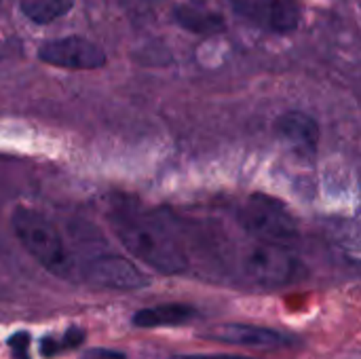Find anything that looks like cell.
Masks as SVG:
<instances>
[{
    "label": "cell",
    "mask_w": 361,
    "mask_h": 359,
    "mask_svg": "<svg viewBox=\"0 0 361 359\" xmlns=\"http://www.w3.org/2000/svg\"><path fill=\"white\" fill-rule=\"evenodd\" d=\"M110 226L125 250L154 271L178 275L188 269V256L178 233L157 214L118 207L110 214Z\"/></svg>",
    "instance_id": "cell-1"
},
{
    "label": "cell",
    "mask_w": 361,
    "mask_h": 359,
    "mask_svg": "<svg viewBox=\"0 0 361 359\" xmlns=\"http://www.w3.org/2000/svg\"><path fill=\"white\" fill-rule=\"evenodd\" d=\"M13 233L23 250L49 273L61 279H78L80 262L70 252L57 224L42 212L32 207H17L11 218Z\"/></svg>",
    "instance_id": "cell-2"
},
{
    "label": "cell",
    "mask_w": 361,
    "mask_h": 359,
    "mask_svg": "<svg viewBox=\"0 0 361 359\" xmlns=\"http://www.w3.org/2000/svg\"><path fill=\"white\" fill-rule=\"evenodd\" d=\"M241 224L256 239L267 243H277L290 248L298 239V224L288 207L269 197L252 195L241 207Z\"/></svg>",
    "instance_id": "cell-3"
},
{
    "label": "cell",
    "mask_w": 361,
    "mask_h": 359,
    "mask_svg": "<svg viewBox=\"0 0 361 359\" xmlns=\"http://www.w3.org/2000/svg\"><path fill=\"white\" fill-rule=\"evenodd\" d=\"M241 271L250 281L258 286L277 288L296 281L302 273V264L290 252V248L256 241L243 252Z\"/></svg>",
    "instance_id": "cell-4"
},
{
    "label": "cell",
    "mask_w": 361,
    "mask_h": 359,
    "mask_svg": "<svg viewBox=\"0 0 361 359\" xmlns=\"http://www.w3.org/2000/svg\"><path fill=\"white\" fill-rule=\"evenodd\" d=\"M78 279L104 290H137L148 284L146 275L133 262L116 254H97L82 260Z\"/></svg>",
    "instance_id": "cell-5"
},
{
    "label": "cell",
    "mask_w": 361,
    "mask_h": 359,
    "mask_svg": "<svg viewBox=\"0 0 361 359\" xmlns=\"http://www.w3.org/2000/svg\"><path fill=\"white\" fill-rule=\"evenodd\" d=\"M38 59L63 70H97L106 63V53L99 44L82 36L51 38L40 44Z\"/></svg>",
    "instance_id": "cell-6"
},
{
    "label": "cell",
    "mask_w": 361,
    "mask_h": 359,
    "mask_svg": "<svg viewBox=\"0 0 361 359\" xmlns=\"http://www.w3.org/2000/svg\"><path fill=\"white\" fill-rule=\"evenodd\" d=\"M233 8L247 21L277 34H290L298 28V0H231Z\"/></svg>",
    "instance_id": "cell-7"
},
{
    "label": "cell",
    "mask_w": 361,
    "mask_h": 359,
    "mask_svg": "<svg viewBox=\"0 0 361 359\" xmlns=\"http://www.w3.org/2000/svg\"><path fill=\"white\" fill-rule=\"evenodd\" d=\"M275 131H277L279 142L298 159L309 161L317 154L322 131L313 116L298 112V110L286 112L277 118Z\"/></svg>",
    "instance_id": "cell-8"
},
{
    "label": "cell",
    "mask_w": 361,
    "mask_h": 359,
    "mask_svg": "<svg viewBox=\"0 0 361 359\" xmlns=\"http://www.w3.org/2000/svg\"><path fill=\"white\" fill-rule=\"evenodd\" d=\"M212 339L218 343H228L237 347H252V349H283L292 347L294 339L279 330L250 326V324H226L218 326L212 332Z\"/></svg>",
    "instance_id": "cell-9"
},
{
    "label": "cell",
    "mask_w": 361,
    "mask_h": 359,
    "mask_svg": "<svg viewBox=\"0 0 361 359\" xmlns=\"http://www.w3.org/2000/svg\"><path fill=\"white\" fill-rule=\"evenodd\" d=\"M197 317V311L188 305L169 303L150 309H142L133 315V326L137 328H165V326H182Z\"/></svg>",
    "instance_id": "cell-10"
},
{
    "label": "cell",
    "mask_w": 361,
    "mask_h": 359,
    "mask_svg": "<svg viewBox=\"0 0 361 359\" xmlns=\"http://www.w3.org/2000/svg\"><path fill=\"white\" fill-rule=\"evenodd\" d=\"M176 21L192 32V34H201V36H212L224 30V19L220 13L209 11L205 6H197V4H180L176 11Z\"/></svg>",
    "instance_id": "cell-11"
},
{
    "label": "cell",
    "mask_w": 361,
    "mask_h": 359,
    "mask_svg": "<svg viewBox=\"0 0 361 359\" xmlns=\"http://www.w3.org/2000/svg\"><path fill=\"white\" fill-rule=\"evenodd\" d=\"M72 4L74 0H19V11L32 23L47 25L63 17Z\"/></svg>",
    "instance_id": "cell-12"
},
{
    "label": "cell",
    "mask_w": 361,
    "mask_h": 359,
    "mask_svg": "<svg viewBox=\"0 0 361 359\" xmlns=\"http://www.w3.org/2000/svg\"><path fill=\"white\" fill-rule=\"evenodd\" d=\"M82 341H85V330L70 328L61 336H44L40 341V353L44 358H53V355H59L63 351H72V349L80 347Z\"/></svg>",
    "instance_id": "cell-13"
},
{
    "label": "cell",
    "mask_w": 361,
    "mask_h": 359,
    "mask_svg": "<svg viewBox=\"0 0 361 359\" xmlns=\"http://www.w3.org/2000/svg\"><path fill=\"white\" fill-rule=\"evenodd\" d=\"M30 334L27 332H15L8 339V347L15 359H30Z\"/></svg>",
    "instance_id": "cell-14"
},
{
    "label": "cell",
    "mask_w": 361,
    "mask_h": 359,
    "mask_svg": "<svg viewBox=\"0 0 361 359\" xmlns=\"http://www.w3.org/2000/svg\"><path fill=\"white\" fill-rule=\"evenodd\" d=\"M82 359H127L125 353L121 351H112V349H91L87 351Z\"/></svg>",
    "instance_id": "cell-15"
},
{
    "label": "cell",
    "mask_w": 361,
    "mask_h": 359,
    "mask_svg": "<svg viewBox=\"0 0 361 359\" xmlns=\"http://www.w3.org/2000/svg\"><path fill=\"white\" fill-rule=\"evenodd\" d=\"M180 359H254L247 355H233V353H201V355H184Z\"/></svg>",
    "instance_id": "cell-16"
},
{
    "label": "cell",
    "mask_w": 361,
    "mask_h": 359,
    "mask_svg": "<svg viewBox=\"0 0 361 359\" xmlns=\"http://www.w3.org/2000/svg\"><path fill=\"white\" fill-rule=\"evenodd\" d=\"M0 6H2V0H0Z\"/></svg>",
    "instance_id": "cell-17"
},
{
    "label": "cell",
    "mask_w": 361,
    "mask_h": 359,
    "mask_svg": "<svg viewBox=\"0 0 361 359\" xmlns=\"http://www.w3.org/2000/svg\"><path fill=\"white\" fill-rule=\"evenodd\" d=\"M133 2H135V0H133Z\"/></svg>",
    "instance_id": "cell-18"
}]
</instances>
